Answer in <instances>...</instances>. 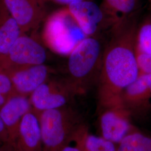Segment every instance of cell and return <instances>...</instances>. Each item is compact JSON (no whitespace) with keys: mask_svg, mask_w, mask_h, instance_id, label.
<instances>
[{"mask_svg":"<svg viewBox=\"0 0 151 151\" xmlns=\"http://www.w3.org/2000/svg\"><path fill=\"white\" fill-rule=\"evenodd\" d=\"M75 96V92L64 79H48L30 95L32 110L40 112L68 105Z\"/></svg>","mask_w":151,"mask_h":151,"instance_id":"obj_6","label":"cell"},{"mask_svg":"<svg viewBox=\"0 0 151 151\" xmlns=\"http://www.w3.org/2000/svg\"><path fill=\"white\" fill-rule=\"evenodd\" d=\"M150 2H151V0H150Z\"/></svg>","mask_w":151,"mask_h":151,"instance_id":"obj_26","label":"cell"},{"mask_svg":"<svg viewBox=\"0 0 151 151\" xmlns=\"http://www.w3.org/2000/svg\"><path fill=\"white\" fill-rule=\"evenodd\" d=\"M47 58V52L43 46L35 39L22 34L0 65L9 72L22 68L43 65Z\"/></svg>","mask_w":151,"mask_h":151,"instance_id":"obj_5","label":"cell"},{"mask_svg":"<svg viewBox=\"0 0 151 151\" xmlns=\"http://www.w3.org/2000/svg\"><path fill=\"white\" fill-rule=\"evenodd\" d=\"M135 48L137 55H151V14L138 21L135 35Z\"/></svg>","mask_w":151,"mask_h":151,"instance_id":"obj_18","label":"cell"},{"mask_svg":"<svg viewBox=\"0 0 151 151\" xmlns=\"http://www.w3.org/2000/svg\"><path fill=\"white\" fill-rule=\"evenodd\" d=\"M99 113L101 137L117 145L135 128L129 112L120 106L103 110Z\"/></svg>","mask_w":151,"mask_h":151,"instance_id":"obj_9","label":"cell"},{"mask_svg":"<svg viewBox=\"0 0 151 151\" xmlns=\"http://www.w3.org/2000/svg\"><path fill=\"white\" fill-rule=\"evenodd\" d=\"M121 103L132 118H143L151 111V73H139L123 92Z\"/></svg>","mask_w":151,"mask_h":151,"instance_id":"obj_8","label":"cell"},{"mask_svg":"<svg viewBox=\"0 0 151 151\" xmlns=\"http://www.w3.org/2000/svg\"><path fill=\"white\" fill-rule=\"evenodd\" d=\"M86 37L67 8L54 12L45 24L44 40L50 48L59 54H70Z\"/></svg>","mask_w":151,"mask_h":151,"instance_id":"obj_4","label":"cell"},{"mask_svg":"<svg viewBox=\"0 0 151 151\" xmlns=\"http://www.w3.org/2000/svg\"><path fill=\"white\" fill-rule=\"evenodd\" d=\"M24 34L35 29L43 20L45 10L42 0H1Z\"/></svg>","mask_w":151,"mask_h":151,"instance_id":"obj_10","label":"cell"},{"mask_svg":"<svg viewBox=\"0 0 151 151\" xmlns=\"http://www.w3.org/2000/svg\"><path fill=\"white\" fill-rule=\"evenodd\" d=\"M24 34L0 0V63L5 60L12 46Z\"/></svg>","mask_w":151,"mask_h":151,"instance_id":"obj_14","label":"cell"},{"mask_svg":"<svg viewBox=\"0 0 151 151\" xmlns=\"http://www.w3.org/2000/svg\"><path fill=\"white\" fill-rule=\"evenodd\" d=\"M60 151H80V150L76 146H71L68 145L67 146H65Z\"/></svg>","mask_w":151,"mask_h":151,"instance_id":"obj_24","label":"cell"},{"mask_svg":"<svg viewBox=\"0 0 151 151\" xmlns=\"http://www.w3.org/2000/svg\"><path fill=\"white\" fill-rule=\"evenodd\" d=\"M32 110L30 99L17 93L8 97L0 108V117L7 132L9 143L12 147L17 138L23 116Z\"/></svg>","mask_w":151,"mask_h":151,"instance_id":"obj_11","label":"cell"},{"mask_svg":"<svg viewBox=\"0 0 151 151\" xmlns=\"http://www.w3.org/2000/svg\"><path fill=\"white\" fill-rule=\"evenodd\" d=\"M34 112L40 124L43 151H60L70 145L77 131L85 124L81 114L70 105Z\"/></svg>","mask_w":151,"mask_h":151,"instance_id":"obj_3","label":"cell"},{"mask_svg":"<svg viewBox=\"0 0 151 151\" xmlns=\"http://www.w3.org/2000/svg\"><path fill=\"white\" fill-rule=\"evenodd\" d=\"M13 148L15 151H43L39 122L32 110L22 119Z\"/></svg>","mask_w":151,"mask_h":151,"instance_id":"obj_13","label":"cell"},{"mask_svg":"<svg viewBox=\"0 0 151 151\" xmlns=\"http://www.w3.org/2000/svg\"><path fill=\"white\" fill-rule=\"evenodd\" d=\"M42 1L44 2V1H47V0H42ZM50 1H53L54 2L57 3V4L68 6L72 3H75L76 2H79V1H83V0H50Z\"/></svg>","mask_w":151,"mask_h":151,"instance_id":"obj_22","label":"cell"},{"mask_svg":"<svg viewBox=\"0 0 151 151\" xmlns=\"http://www.w3.org/2000/svg\"><path fill=\"white\" fill-rule=\"evenodd\" d=\"M14 151H15V150H14Z\"/></svg>","mask_w":151,"mask_h":151,"instance_id":"obj_27","label":"cell"},{"mask_svg":"<svg viewBox=\"0 0 151 151\" xmlns=\"http://www.w3.org/2000/svg\"><path fill=\"white\" fill-rule=\"evenodd\" d=\"M72 142L80 151H116V145L101 136L91 134L86 124L77 131Z\"/></svg>","mask_w":151,"mask_h":151,"instance_id":"obj_15","label":"cell"},{"mask_svg":"<svg viewBox=\"0 0 151 151\" xmlns=\"http://www.w3.org/2000/svg\"><path fill=\"white\" fill-rule=\"evenodd\" d=\"M0 151H14V148L9 143L0 144Z\"/></svg>","mask_w":151,"mask_h":151,"instance_id":"obj_23","label":"cell"},{"mask_svg":"<svg viewBox=\"0 0 151 151\" xmlns=\"http://www.w3.org/2000/svg\"><path fill=\"white\" fill-rule=\"evenodd\" d=\"M104 45L99 37H88L69 54L67 76L64 78L76 95L86 93L100 76Z\"/></svg>","mask_w":151,"mask_h":151,"instance_id":"obj_2","label":"cell"},{"mask_svg":"<svg viewBox=\"0 0 151 151\" xmlns=\"http://www.w3.org/2000/svg\"><path fill=\"white\" fill-rule=\"evenodd\" d=\"M139 73H151V55H137Z\"/></svg>","mask_w":151,"mask_h":151,"instance_id":"obj_20","label":"cell"},{"mask_svg":"<svg viewBox=\"0 0 151 151\" xmlns=\"http://www.w3.org/2000/svg\"><path fill=\"white\" fill-rule=\"evenodd\" d=\"M67 8L87 37H98L104 29L110 30L115 24L101 6L90 0L72 3Z\"/></svg>","mask_w":151,"mask_h":151,"instance_id":"obj_7","label":"cell"},{"mask_svg":"<svg viewBox=\"0 0 151 151\" xmlns=\"http://www.w3.org/2000/svg\"><path fill=\"white\" fill-rule=\"evenodd\" d=\"M138 0H103V10L114 24L138 13Z\"/></svg>","mask_w":151,"mask_h":151,"instance_id":"obj_16","label":"cell"},{"mask_svg":"<svg viewBox=\"0 0 151 151\" xmlns=\"http://www.w3.org/2000/svg\"><path fill=\"white\" fill-rule=\"evenodd\" d=\"M116 151H151V134L136 128L116 145Z\"/></svg>","mask_w":151,"mask_h":151,"instance_id":"obj_17","label":"cell"},{"mask_svg":"<svg viewBox=\"0 0 151 151\" xmlns=\"http://www.w3.org/2000/svg\"><path fill=\"white\" fill-rule=\"evenodd\" d=\"M0 93L10 97L11 95L17 93L11 80L9 73L3 67L0 65ZM18 94V93H17Z\"/></svg>","mask_w":151,"mask_h":151,"instance_id":"obj_19","label":"cell"},{"mask_svg":"<svg viewBox=\"0 0 151 151\" xmlns=\"http://www.w3.org/2000/svg\"><path fill=\"white\" fill-rule=\"evenodd\" d=\"M138 17L137 13L123 19L109 30L97 84L99 112L122 106L123 92L139 74L135 48Z\"/></svg>","mask_w":151,"mask_h":151,"instance_id":"obj_1","label":"cell"},{"mask_svg":"<svg viewBox=\"0 0 151 151\" xmlns=\"http://www.w3.org/2000/svg\"><path fill=\"white\" fill-rule=\"evenodd\" d=\"M8 97H6L5 96L0 93V108L5 104Z\"/></svg>","mask_w":151,"mask_h":151,"instance_id":"obj_25","label":"cell"},{"mask_svg":"<svg viewBox=\"0 0 151 151\" xmlns=\"http://www.w3.org/2000/svg\"><path fill=\"white\" fill-rule=\"evenodd\" d=\"M2 143H9V136L5 126L0 117V144Z\"/></svg>","mask_w":151,"mask_h":151,"instance_id":"obj_21","label":"cell"},{"mask_svg":"<svg viewBox=\"0 0 151 151\" xmlns=\"http://www.w3.org/2000/svg\"><path fill=\"white\" fill-rule=\"evenodd\" d=\"M16 93L25 96L31 93L48 79V67L36 65L8 72Z\"/></svg>","mask_w":151,"mask_h":151,"instance_id":"obj_12","label":"cell"}]
</instances>
